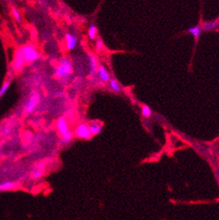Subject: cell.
I'll list each match as a JSON object with an SVG mask.
<instances>
[{"mask_svg": "<svg viewBox=\"0 0 219 220\" xmlns=\"http://www.w3.org/2000/svg\"><path fill=\"white\" fill-rule=\"evenodd\" d=\"M56 127H57V130H58L60 135L61 137L60 143L62 145H66V144L70 143L73 136H72L71 132L69 131V127H68V124H67V120L64 118H59L57 123H56Z\"/></svg>", "mask_w": 219, "mask_h": 220, "instance_id": "7a4b0ae2", "label": "cell"}, {"mask_svg": "<svg viewBox=\"0 0 219 220\" xmlns=\"http://www.w3.org/2000/svg\"><path fill=\"white\" fill-rule=\"evenodd\" d=\"M24 64H25V62H24L23 57H22V55H21V53H20L19 50H18L17 52H16V54H15V56H14L13 68H14L15 70L18 71V70H20V69L23 68Z\"/></svg>", "mask_w": 219, "mask_h": 220, "instance_id": "ba28073f", "label": "cell"}, {"mask_svg": "<svg viewBox=\"0 0 219 220\" xmlns=\"http://www.w3.org/2000/svg\"><path fill=\"white\" fill-rule=\"evenodd\" d=\"M72 73H73V64L70 59L67 57L62 58L55 68V71H54L55 76L58 77L60 80L65 81L70 78Z\"/></svg>", "mask_w": 219, "mask_h": 220, "instance_id": "6da1fadb", "label": "cell"}, {"mask_svg": "<svg viewBox=\"0 0 219 220\" xmlns=\"http://www.w3.org/2000/svg\"><path fill=\"white\" fill-rule=\"evenodd\" d=\"M219 25V19L217 20H213L211 22H208V23H205V24L202 25V30L205 31V32H208V31H211V30H214L217 25Z\"/></svg>", "mask_w": 219, "mask_h": 220, "instance_id": "7c38bea8", "label": "cell"}, {"mask_svg": "<svg viewBox=\"0 0 219 220\" xmlns=\"http://www.w3.org/2000/svg\"><path fill=\"white\" fill-rule=\"evenodd\" d=\"M11 12H12V15H13V18L16 19V21L17 22H21V20H22V18H21V15H20V12L18 11L16 8H12L11 10Z\"/></svg>", "mask_w": 219, "mask_h": 220, "instance_id": "ac0fdd59", "label": "cell"}, {"mask_svg": "<svg viewBox=\"0 0 219 220\" xmlns=\"http://www.w3.org/2000/svg\"><path fill=\"white\" fill-rule=\"evenodd\" d=\"M19 51L21 53V55L23 57L25 63L34 62L39 57V53H38L37 49L35 48L33 45L24 46L19 49Z\"/></svg>", "mask_w": 219, "mask_h": 220, "instance_id": "3957f363", "label": "cell"}, {"mask_svg": "<svg viewBox=\"0 0 219 220\" xmlns=\"http://www.w3.org/2000/svg\"><path fill=\"white\" fill-rule=\"evenodd\" d=\"M43 175L42 169H35L33 173H32V177L34 179H39Z\"/></svg>", "mask_w": 219, "mask_h": 220, "instance_id": "d6986e66", "label": "cell"}, {"mask_svg": "<svg viewBox=\"0 0 219 220\" xmlns=\"http://www.w3.org/2000/svg\"><path fill=\"white\" fill-rule=\"evenodd\" d=\"M141 113L145 118H149L151 114H152V111L150 109V107L147 105H143L142 109H141Z\"/></svg>", "mask_w": 219, "mask_h": 220, "instance_id": "e0dca14e", "label": "cell"}, {"mask_svg": "<svg viewBox=\"0 0 219 220\" xmlns=\"http://www.w3.org/2000/svg\"><path fill=\"white\" fill-rule=\"evenodd\" d=\"M88 56H89V62H90V72L89 73L90 76H94V75L96 73L97 68H98V62H97L96 56L93 54L89 53Z\"/></svg>", "mask_w": 219, "mask_h": 220, "instance_id": "52a82bcc", "label": "cell"}, {"mask_svg": "<svg viewBox=\"0 0 219 220\" xmlns=\"http://www.w3.org/2000/svg\"><path fill=\"white\" fill-rule=\"evenodd\" d=\"M109 88L112 90H114L115 92H120L121 91V86L118 83V82L116 79H110L109 82Z\"/></svg>", "mask_w": 219, "mask_h": 220, "instance_id": "9a60e30c", "label": "cell"}, {"mask_svg": "<svg viewBox=\"0 0 219 220\" xmlns=\"http://www.w3.org/2000/svg\"><path fill=\"white\" fill-rule=\"evenodd\" d=\"M88 35H89V38L90 40H95L96 38V35H97V28L95 25H90V27H89V31H88Z\"/></svg>", "mask_w": 219, "mask_h": 220, "instance_id": "5bb4252c", "label": "cell"}, {"mask_svg": "<svg viewBox=\"0 0 219 220\" xmlns=\"http://www.w3.org/2000/svg\"><path fill=\"white\" fill-rule=\"evenodd\" d=\"M40 101V96L37 93H33L26 102L25 105V111L27 113H31L34 111V109L36 108V106L38 105Z\"/></svg>", "mask_w": 219, "mask_h": 220, "instance_id": "5b68a950", "label": "cell"}, {"mask_svg": "<svg viewBox=\"0 0 219 220\" xmlns=\"http://www.w3.org/2000/svg\"><path fill=\"white\" fill-rule=\"evenodd\" d=\"M75 135L77 138L83 139H90L93 137V134L90 130V126L86 124H79L76 126Z\"/></svg>", "mask_w": 219, "mask_h": 220, "instance_id": "277c9868", "label": "cell"}, {"mask_svg": "<svg viewBox=\"0 0 219 220\" xmlns=\"http://www.w3.org/2000/svg\"><path fill=\"white\" fill-rule=\"evenodd\" d=\"M89 126H90V130L93 134V136L99 134L102 132V129H103V125L99 122H96V121L92 122Z\"/></svg>", "mask_w": 219, "mask_h": 220, "instance_id": "30bf717a", "label": "cell"}, {"mask_svg": "<svg viewBox=\"0 0 219 220\" xmlns=\"http://www.w3.org/2000/svg\"><path fill=\"white\" fill-rule=\"evenodd\" d=\"M97 75L100 78V80L102 82H109L110 80V76H109V74L108 72V70L105 68V67L103 65L99 66V68H97Z\"/></svg>", "mask_w": 219, "mask_h": 220, "instance_id": "9c48e42d", "label": "cell"}, {"mask_svg": "<svg viewBox=\"0 0 219 220\" xmlns=\"http://www.w3.org/2000/svg\"><path fill=\"white\" fill-rule=\"evenodd\" d=\"M10 84H11V81H6L0 87V98L3 97L6 93V91L8 90L9 87H10Z\"/></svg>", "mask_w": 219, "mask_h": 220, "instance_id": "2e32d148", "label": "cell"}, {"mask_svg": "<svg viewBox=\"0 0 219 220\" xmlns=\"http://www.w3.org/2000/svg\"><path fill=\"white\" fill-rule=\"evenodd\" d=\"M65 40H66V47L68 50L71 51L76 48V45L78 43V39L76 35L72 33H67L65 36Z\"/></svg>", "mask_w": 219, "mask_h": 220, "instance_id": "8992f818", "label": "cell"}, {"mask_svg": "<svg viewBox=\"0 0 219 220\" xmlns=\"http://www.w3.org/2000/svg\"><path fill=\"white\" fill-rule=\"evenodd\" d=\"M201 32H202V30H201L200 26H198V25L192 26V27H190V28L188 29V33H191L194 38H195V40H197L200 37Z\"/></svg>", "mask_w": 219, "mask_h": 220, "instance_id": "4fadbf2b", "label": "cell"}, {"mask_svg": "<svg viewBox=\"0 0 219 220\" xmlns=\"http://www.w3.org/2000/svg\"><path fill=\"white\" fill-rule=\"evenodd\" d=\"M103 48V42L102 41V40H97L96 41V51H101Z\"/></svg>", "mask_w": 219, "mask_h": 220, "instance_id": "ffe728a7", "label": "cell"}, {"mask_svg": "<svg viewBox=\"0 0 219 220\" xmlns=\"http://www.w3.org/2000/svg\"><path fill=\"white\" fill-rule=\"evenodd\" d=\"M16 187V183L11 181H5L0 182V191H7Z\"/></svg>", "mask_w": 219, "mask_h": 220, "instance_id": "8fae6325", "label": "cell"}]
</instances>
